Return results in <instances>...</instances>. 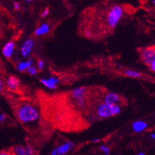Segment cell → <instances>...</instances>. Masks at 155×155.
<instances>
[{
  "instance_id": "16",
  "label": "cell",
  "mask_w": 155,
  "mask_h": 155,
  "mask_svg": "<svg viewBox=\"0 0 155 155\" xmlns=\"http://www.w3.org/2000/svg\"><path fill=\"white\" fill-rule=\"evenodd\" d=\"M12 153L14 155H25V149L23 146H16L13 148Z\"/></svg>"
},
{
  "instance_id": "2",
  "label": "cell",
  "mask_w": 155,
  "mask_h": 155,
  "mask_svg": "<svg viewBox=\"0 0 155 155\" xmlns=\"http://www.w3.org/2000/svg\"><path fill=\"white\" fill-rule=\"evenodd\" d=\"M121 112V106L120 104H108L102 103L99 104L97 108V114L100 118H109L117 116Z\"/></svg>"
},
{
  "instance_id": "18",
  "label": "cell",
  "mask_w": 155,
  "mask_h": 155,
  "mask_svg": "<svg viewBox=\"0 0 155 155\" xmlns=\"http://www.w3.org/2000/svg\"><path fill=\"white\" fill-rule=\"evenodd\" d=\"M26 71L29 74H32V75H34V74H36L37 73V69L35 68L34 66H31V67H29Z\"/></svg>"
},
{
  "instance_id": "17",
  "label": "cell",
  "mask_w": 155,
  "mask_h": 155,
  "mask_svg": "<svg viewBox=\"0 0 155 155\" xmlns=\"http://www.w3.org/2000/svg\"><path fill=\"white\" fill-rule=\"evenodd\" d=\"M25 155H34V151L31 146L28 145L25 147Z\"/></svg>"
},
{
  "instance_id": "21",
  "label": "cell",
  "mask_w": 155,
  "mask_h": 155,
  "mask_svg": "<svg viewBox=\"0 0 155 155\" xmlns=\"http://www.w3.org/2000/svg\"><path fill=\"white\" fill-rule=\"evenodd\" d=\"M45 68V63H44L43 60L40 59L38 62H37V68L39 70H43Z\"/></svg>"
},
{
  "instance_id": "26",
  "label": "cell",
  "mask_w": 155,
  "mask_h": 155,
  "mask_svg": "<svg viewBox=\"0 0 155 155\" xmlns=\"http://www.w3.org/2000/svg\"><path fill=\"white\" fill-rule=\"evenodd\" d=\"M20 7H21V6L18 2H14V8H15V10H19V9H20Z\"/></svg>"
},
{
  "instance_id": "12",
  "label": "cell",
  "mask_w": 155,
  "mask_h": 155,
  "mask_svg": "<svg viewBox=\"0 0 155 155\" xmlns=\"http://www.w3.org/2000/svg\"><path fill=\"white\" fill-rule=\"evenodd\" d=\"M19 84L20 82H19L18 78L15 76H10L6 81V86L11 90H17L18 88Z\"/></svg>"
},
{
  "instance_id": "31",
  "label": "cell",
  "mask_w": 155,
  "mask_h": 155,
  "mask_svg": "<svg viewBox=\"0 0 155 155\" xmlns=\"http://www.w3.org/2000/svg\"><path fill=\"white\" fill-rule=\"evenodd\" d=\"M138 155H146V154L144 153H143V152H139V153H138Z\"/></svg>"
},
{
  "instance_id": "28",
  "label": "cell",
  "mask_w": 155,
  "mask_h": 155,
  "mask_svg": "<svg viewBox=\"0 0 155 155\" xmlns=\"http://www.w3.org/2000/svg\"><path fill=\"white\" fill-rule=\"evenodd\" d=\"M101 139L100 138H95V139H93L92 140H91V142H92V143H99V142H101Z\"/></svg>"
},
{
  "instance_id": "4",
  "label": "cell",
  "mask_w": 155,
  "mask_h": 155,
  "mask_svg": "<svg viewBox=\"0 0 155 155\" xmlns=\"http://www.w3.org/2000/svg\"><path fill=\"white\" fill-rule=\"evenodd\" d=\"M141 58L147 65L149 66L153 60H155V49L153 46L147 48L142 51Z\"/></svg>"
},
{
  "instance_id": "20",
  "label": "cell",
  "mask_w": 155,
  "mask_h": 155,
  "mask_svg": "<svg viewBox=\"0 0 155 155\" xmlns=\"http://www.w3.org/2000/svg\"><path fill=\"white\" fill-rule=\"evenodd\" d=\"M77 103L80 107H83L84 104H86V98H85V97H84L80 98V99H78V100H77Z\"/></svg>"
},
{
  "instance_id": "15",
  "label": "cell",
  "mask_w": 155,
  "mask_h": 155,
  "mask_svg": "<svg viewBox=\"0 0 155 155\" xmlns=\"http://www.w3.org/2000/svg\"><path fill=\"white\" fill-rule=\"evenodd\" d=\"M124 74L127 77L135 78H139L143 76L140 72L137 71H133V70H126L124 71Z\"/></svg>"
},
{
  "instance_id": "1",
  "label": "cell",
  "mask_w": 155,
  "mask_h": 155,
  "mask_svg": "<svg viewBox=\"0 0 155 155\" xmlns=\"http://www.w3.org/2000/svg\"><path fill=\"white\" fill-rule=\"evenodd\" d=\"M17 117L22 124H35L40 119V113L33 104L25 103L18 108Z\"/></svg>"
},
{
  "instance_id": "7",
  "label": "cell",
  "mask_w": 155,
  "mask_h": 155,
  "mask_svg": "<svg viewBox=\"0 0 155 155\" xmlns=\"http://www.w3.org/2000/svg\"><path fill=\"white\" fill-rule=\"evenodd\" d=\"M41 82L48 89L55 90L57 88V84L59 82V79L58 78L51 76L49 78H42L41 79Z\"/></svg>"
},
{
  "instance_id": "13",
  "label": "cell",
  "mask_w": 155,
  "mask_h": 155,
  "mask_svg": "<svg viewBox=\"0 0 155 155\" xmlns=\"http://www.w3.org/2000/svg\"><path fill=\"white\" fill-rule=\"evenodd\" d=\"M33 60L32 59H28L27 61L20 62V63L18 64V70L21 72L25 71H26L29 67L33 66Z\"/></svg>"
},
{
  "instance_id": "19",
  "label": "cell",
  "mask_w": 155,
  "mask_h": 155,
  "mask_svg": "<svg viewBox=\"0 0 155 155\" xmlns=\"http://www.w3.org/2000/svg\"><path fill=\"white\" fill-rule=\"evenodd\" d=\"M100 149L102 152H104L106 155H108L110 153V148L107 147V146H101Z\"/></svg>"
},
{
  "instance_id": "30",
  "label": "cell",
  "mask_w": 155,
  "mask_h": 155,
  "mask_svg": "<svg viewBox=\"0 0 155 155\" xmlns=\"http://www.w3.org/2000/svg\"><path fill=\"white\" fill-rule=\"evenodd\" d=\"M150 137H151V139H155V134H154V133H152V134H151V135H150Z\"/></svg>"
},
{
  "instance_id": "10",
  "label": "cell",
  "mask_w": 155,
  "mask_h": 155,
  "mask_svg": "<svg viewBox=\"0 0 155 155\" xmlns=\"http://www.w3.org/2000/svg\"><path fill=\"white\" fill-rule=\"evenodd\" d=\"M148 124L147 122L143 120H136L132 123V128L133 130L137 133L142 132L147 127Z\"/></svg>"
},
{
  "instance_id": "24",
  "label": "cell",
  "mask_w": 155,
  "mask_h": 155,
  "mask_svg": "<svg viewBox=\"0 0 155 155\" xmlns=\"http://www.w3.org/2000/svg\"><path fill=\"white\" fill-rule=\"evenodd\" d=\"M149 67H150V70L152 71H153V72L155 71V60H153V61L150 64Z\"/></svg>"
},
{
  "instance_id": "11",
  "label": "cell",
  "mask_w": 155,
  "mask_h": 155,
  "mask_svg": "<svg viewBox=\"0 0 155 155\" xmlns=\"http://www.w3.org/2000/svg\"><path fill=\"white\" fill-rule=\"evenodd\" d=\"M86 92V87H78L74 90L71 91V97L74 98V100H78L80 98L84 97H85V94Z\"/></svg>"
},
{
  "instance_id": "27",
  "label": "cell",
  "mask_w": 155,
  "mask_h": 155,
  "mask_svg": "<svg viewBox=\"0 0 155 155\" xmlns=\"http://www.w3.org/2000/svg\"><path fill=\"white\" fill-rule=\"evenodd\" d=\"M3 89H4V84H3V82L2 80L0 79V92H2Z\"/></svg>"
},
{
  "instance_id": "14",
  "label": "cell",
  "mask_w": 155,
  "mask_h": 155,
  "mask_svg": "<svg viewBox=\"0 0 155 155\" xmlns=\"http://www.w3.org/2000/svg\"><path fill=\"white\" fill-rule=\"evenodd\" d=\"M49 30H50V26H49L48 25L43 24L35 30V34L37 35V36H41V35L47 34L49 32Z\"/></svg>"
},
{
  "instance_id": "3",
  "label": "cell",
  "mask_w": 155,
  "mask_h": 155,
  "mask_svg": "<svg viewBox=\"0 0 155 155\" xmlns=\"http://www.w3.org/2000/svg\"><path fill=\"white\" fill-rule=\"evenodd\" d=\"M124 15V8L120 5H115L110 9L107 15V23L108 26L114 29L117 26Z\"/></svg>"
},
{
  "instance_id": "9",
  "label": "cell",
  "mask_w": 155,
  "mask_h": 155,
  "mask_svg": "<svg viewBox=\"0 0 155 155\" xmlns=\"http://www.w3.org/2000/svg\"><path fill=\"white\" fill-rule=\"evenodd\" d=\"M74 147V143L71 141H68L65 143H63L62 145L59 146L55 149V152L57 153L58 155H63L68 153L70 150H71Z\"/></svg>"
},
{
  "instance_id": "23",
  "label": "cell",
  "mask_w": 155,
  "mask_h": 155,
  "mask_svg": "<svg viewBox=\"0 0 155 155\" xmlns=\"http://www.w3.org/2000/svg\"><path fill=\"white\" fill-rule=\"evenodd\" d=\"M6 120V116L4 113H0V123L4 122Z\"/></svg>"
},
{
  "instance_id": "8",
  "label": "cell",
  "mask_w": 155,
  "mask_h": 155,
  "mask_svg": "<svg viewBox=\"0 0 155 155\" xmlns=\"http://www.w3.org/2000/svg\"><path fill=\"white\" fill-rule=\"evenodd\" d=\"M15 42L14 41H9L2 48V55H4L6 58L9 59V58H10L13 55L14 51H15Z\"/></svg>"
},
{
  "instance_id": "25",
  "label": "cell",
  "mask_w": 155,
  "mask_h": 155,
  "mask_svg": "<svg viewBox=\"0 0 155 155\" xmlns=\"http://www.w3.org/2000/svg\"><path fill=\"white\" fill-rule=\"evenodd\" d=\"M0 155H14L12 153V152H10V151H1L0 152Z\"/></svg>"
},
{
  "instance_id": "22",
  "label": "cell",
  "mask_w": 155,
  "mask_h": 155,
  "mask_svg": "<svg viewBox=\"0 0 155 155\" xmlns=\"http://www.w3.org/2000/svg\"><path fill=\"white\" fill-rule=\"evenodd\" d=\"M48 14H49V9L48 8L45 9L43 12H42V14H41V17H42V18H45V17L48 16Z\"/></svg>"
},
{
  "instance_id": "29",
  "label": "cell",
  "mask_w": 155,
  "mask_h": 155,
  "mask_svg": "<svg viewBox=\"0 0 155 155\" xmlns=\"http://www.w3.org/2000/svg\"><path fill=\"white\" fill-rule=\"evenodd\" d=\"M51 155H58V154H57V153L55 152V150H52V152L51 153Z\"/></svg>"
},
{
  "instance_id": "6",
  "label": "cell",
  "mask_w": 155,
  "mask_h": 155,
  "mask_svg": "<svg viewBox=\"0 0 155 155\" xmlns=\"http://www.w3.org/2000/svg\"><path fill=\"white\" fill-rule=\"evenodd\" d=\"M121 101V97L116 93H108L104 97V103L108 104H119Z\"/></svg>"
},
{
  "instance_id": "5",
  "label": "cell",
  "mask_w": 155,
  "mask_h": 155,
  "mask_svg": "<svg viewBox=\"0 0 155 155\" xmlns=\"http://www.w3.org/2000/svg\"><path fill=\"white\" fill-rule=\"evenodd\" d=\"M34 46V41L33 39H27L21 47V54L24 58H28L30 55L32 49Z\"/></svg>"
}]
</instances>
